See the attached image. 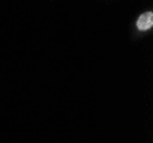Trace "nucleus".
Segmentation results:
<instances>
[{"label":"nucleus","mask_w":153,"mask_h":143,"mask_svg":"<svg viewBox=\"0 0 153 143\" xmlns=\"http://www.w3.org/2000/svg\"><path fill=\"white\" fill-rule=\"evenodd\" d=\"M137 29L140 31H146L149 29H151L153 25V13L152 12H147V13L142 14L138 20L136 22Z\"/></svg>","instance_id":"1"}]
</instances>
